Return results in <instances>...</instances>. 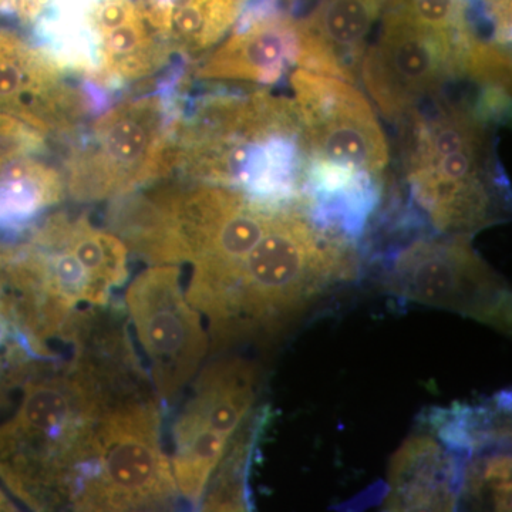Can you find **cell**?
Listing matches in <instances>:
<instances>
[{
	"label": "cell",
	"mask_w": 512,
	"mask_h": 512,
	"mask_svg": "<svg viewBox=\"0 0 512 512\" xmlns=\"http://www.w3.org/2000/svg\"><path fill=\"white\" fill-rule=\"evenodd\" d=\"M353 264L340 234L292 207L276 210L247 254L210 274L192 276L188 302L210 322L217 348L268 339L301 316Z\"/></svg>",
	"instance_id": "cell-1"
},
{
	"label": "cell",
	"mask_w": 512,
	"mask_h": 512,
	"mask_svg": "<svg viewBox=\"0 0 512 512\" xmlns=\"http://www.w3.org/2000/svg\"><path fill=\"white\" fill-rule=\"evenodd\" d=\"M174 124V173L288 207L308 184L311 154L292 100L265 90L205 93Z\"/></svg>",
	"instance_id": "cell-2"
},
{
	"label": "cell",
	"mask_w": 512,
	"mask_h": 512,
	"mask_svg": "<svg viewBox=\"0 0 512 512\" xmlns=\"http://www.w3.org/2000/svg\"><path fill=\"white\" fill-rule=\"evenodd\" d=\"M495 119L480 90L450 86L399 123L410 195L441 234L471 237L503 215Z\"/></svg>",
	"instance_id": "cell-3"
},
{
	"label": "cell",
	"mask_w": 512,
	"mask_h": 512,
	"mask_svg": "<svg viewBox=\"0 0 512 512\" xmlns=\"http://www.w3.org/2000/svg\"><path fill=\"white\" fill-rule=\"evenodd\" d=\"M106 396L77 367L30 380L15 419L0 430V471L36 510L69 505Z\"/></svg>",
	"instance_id": "cell-4"
},
{
	"label": "cell",
	"mask_w": 512,
	"mask_h": 512,
	"mask_svg": "<svg viewBox=\"0 0 512 512\" xmlns=\"http://www.w3.org/2000/svg\"><path fill=\"white\" fill-rule=\"evenodd\" d=\"M153 389L110 400L94 427L86 460L74 480L77 511L163 510L178 490L163 450Z\"/></svg>",
	"instance_id": "cell-5"
},
{
	"label": "cell",
	"mask_w": 512,
	"mask_h": 512,
	"mask_svg": "<svg viewBox=\"0 0 512 512\" xmlns=\"http://www.w3.org/2000/svg\"><path fill=\"white\" fill-rule=\"evenodd\" d=\"M178 100L144 94L120 101L94 120L64 165L77 201L117 200L173 174Z\"/></svg>",
	"instance_id": "cell-6"
},
{
	"label": "cell",
	"mask_w": 512,
	"mask_h": 512,
	"mask_svg": "<svg viewBox=\"0 0 512 512\" xmlns=\"http://www.w3.org/2000/svg\"><path fill=\"white\" fill-rule=\"evenodd\" d=\"M16 255L37 288L67 313L82 303L106 306L128 278L127 245L86 215L53 212Z\"/></svg>",
	"instance_id": "cell-7"
},
{
	"label": "cell",
	"mask_w": 512,
	"mask_h": 512,
	"mask_svg": "<svg viewBox=\"0 0 512 512\" xmlns=\"http://www.w3.org/2000/svg\"><path fill=\"white\" fill-rule=\"evenodd\" d=\"M390 291L510 332L511 292L466 235L419 239L394 261Z\"/></svg>",
	"instance_id": "cell-8"
},
{
	"label": "cell",
	"mask_w": 512,
	"mask_h": 512,
	"mask_svg": "<svg viewBox=\"0 0 512 512\" xmlns=\"http://www.w3.org/2000/svg\"><path fill=\"white\" fill-rule=\"evenodd\" d=\"M289 84L311 163L367 180L383 173L389 143L372 101L355 83L298 67Z\"/></svg>",
	"instance_id": "cell-9"
},
{
	"label": "cell",
	"mask_w": 512,
	"mask_h": 512,
	"mask_svg": "<svg viewBox=\"0 0 512 512\" xmlns=\"http://www.w3.org/2000/svg\"><path fill=\"white\" fill-rule=\"evenodd\" d=\"M258 370L245 359H224L205 367L174 427L171 468L178 494L201 504L212 476L239 427L251 416Z\"/></svg>",
	"instance_id": "cell-10"
},
{
	"label": "cell",
	"mask_w": 512,
	"mask_h": 512,
	"mask_svg": "<svg viewBox=\"0 0 512 512\" xmlns=\"http://www.w3.org/2000/svg\"><path fill=\"white\" fill-rule=\"evenodd\" d=\"M464 37L419 28L383 10L359 79L387 120L399 124L461 77Z\"/></svg>",
	"instance_id": "cell-11"
},
{
	"label": "cell",
	"mask_w": 512,
	"mask_h": 512,
	"mask_svg": "<svg viewBox=\"0 0 512 512\" xmlns=\"http://www.w3.org/2000/svg\"><path fill=\"white\" fill-rule=\"evenodd\" d=\"M126 303L158 400L171 403L197 376L210 345L201 313L183 291L180 265L144 269L128 285Z\"/></svg>",
	"instance_id": "cell-12"
},
{
	"label": "cell",
	"mask_w": 512,
	"mask_h": 512,
	"mask_svg": "<svg viewBox=\"0 0 512 512\" xmlns=\"http://www.w3.org/2000/svg\"><path fill=\"white\" fill-rule=\"evenodd\" d=\"M74 42L80 73L103 92L148 79L173 55L136 0H90L77 20Z\"/></svg>",
	"instance_id": "cell-13"
},
{
	"label": "cell",
	"mask_w": 512,
	"mask_h": 512,
	"mask_svg": "<svg viewBox=\"0 0 512 512\" xmlns=\"http://www.w3.org/2000/svg\"><path fill=\"white\" fill-rule=\"evenodd\" d=\"M298 23L276 10L251 12L194 70L208 82L278 83L298 66Z\"/></svg>",
	"instance_id": "cell-14"
},
{
	"label": "cell",
	"mask_w": 512,
	"mask_h": 512,
	"mask_svg": "<svg viewBox=\"0 0 512 512\" xmlns=\"http://www.w3.org/2000/svg\"><path fill=\"white\" fill-rule=\"evenodd\" d=\"M384 5L386 0H322L306 18L296 20L298 67L355 83Z\"/></svg>",
	"instance_id": "cell-15"
},
{
	"label": "cell",
	"mask_w": 512,
	"mask_h": 512,
	"mask_svg": "<svg viewBox=\"0 0 512 512\" xmlns=\"http://www.w3.org/2000/svg\"><path fill=\"white\" fill-rule=\"evenodd\" d=\"M389 511H454L460 500L461 473L450 447L427 434L404 441L392 458Z\"/></svg>",
	"instance_id": "cell-16"
},
{
	"label": "cell",
	"mask_w": 512,
	"mask_h": 512,
	"mask_svg": "<svg viewBox=\"0 0 512 512\" xmlns=\"http://www.w3.org/2000/svg\"><path fill=\"white\" fill-rule=\"evenodd\" d=\"M171 53L201 55L237 23L247 0H136Z\"/></svg>",
	"instance_id": "cell-17"
},
{
	"label": "cell",
	"mask_w": 512,
	"mask_h": 512,
	"mask_svg": "<svg viewBox=\"0 0 512 512\" xmlns=\"http://www.w3.org/2000/svg\"><path fill=\"white\" fill-rule=\"evenodd\" d=\"M66 180L35 154L0 158V231H25L59 204Z\"/></svg>",
	"instance_id": "cell-18"
},
{
	"label": "cell",
	"mask_w": 512,
	"mask_h": 512,
	"mask_svg": "<svg viewBox=\"0 0 512 512\" xmlns=\"http://www.w3.org/2000/svg\"><path fill=\"white\" fill-rule=\"evenodd\" d=\"M468 0H386L384 9L419 28L441 35L463 37Z\"/></svg>",
	"instance_id": "cell-19"
},
{
	"label": "cell",
	"mask_w": 512,
	"mask_h": 512,
	"mask_svg": "<svg viewBox=\"0 0 512 512\" xmlns=\"http://www.w3.org/2000/svg\"><path fill=\"white\" fill-rule=\"evenodd\" d=\"M490 504L497 511L511 510V457L495 454L471 464L461 477V493Z\"/></svg>",
	"instance_id": "cell-20"
},
{
	"label": "cell",
	"mask_w": 512,
	"mask_h": 512,
	"mask_svg": "<svg viewBox=\"0 0 512 512\" xmlns=\"http://www.w3.org/2000/svg\"><path fill=\"white\" fill-rule=\"evenodd\" d=\"M52 6L53 0H0V33L35 45Z\"/></svg>",
	"instance_id": "cell-21"
},
{
	"label": "cell",
	"mask_w": 512,
	"mask_h": 512,
	"mask_svg": "<svg viewBox=\"0 0 512 512\" xmlns=\"http://www.w3.org/2000/svg\"><path fill=\"white\" fill-rule=\"evenodd\" d=\"M47 137L25 121L0 114V158L36 154L46 146Z\"/></svg>",
	"instance_id": "cell-22"
},
{
	"label": "cell",
	"mask_w": 512,
	"mask_h": 512,
	"mask_svg": "<svg viewBox=\"0 0 512 512\" xmlns=\"http://www.w3.org/2000/svg\"><path fill=\"white\" fill-rule=\"evenodd\" d=\"M478 16L484 19L485 39L498 46H511V0H476Z\"/></svg>",
	"instance_id": "cell-23"
},
{
	"label": "cell",
	"mask_w": 512,
	"mask_h": 512,
	"mask_svg": "<svg viewBox=\"0 0 512 512\" xmlns=\"http://www.w3.org/2000/svg\"><path fill=\"white\" fill-rule=\"evenodd\" d=\"M5 336V323H3V315L0 313V340Z\"/></svg>",
	"instance_id": "cell-24"
},
{
	"label": "cell",
	"mask_w": 512,
	"mask_h": 512,
	"mask_svg": "<svg viewBox=\"0 0 512 512\" xmlns=\"http://www.w3.org/2000/svg\"><path fill=\"white\" fill-rule=\"evenodd\" d=\"M278 2H282V3H292V2H295V0H278Z\"/></svg>",
	"instance_id": "cell-25"
}]
</instances>
